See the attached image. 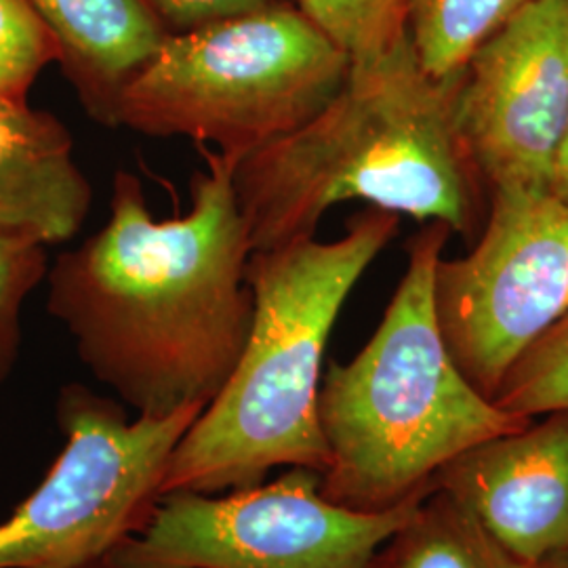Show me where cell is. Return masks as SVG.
I'll return each instance as SVG.
<instances>
[{
  "mask_svg": "<svg viewBox=\"0 0 568 568\" xmlns=\"http://www.w3.org/2000/svg\"><path fill=\"white\" fill-rule=\"evenodd\" d=\"M410 0H297L349 61L384 53L406 34Z\"/></svg>",
  "mask_w": 568,
  "mask_h": 568,
  "instance_id": "16",
  "label": "cell"
},
{
  "mask_svg": "<svg viewBox=\"0 0 568 568\" xmlns=\"http://www.w3.org/2000/svg\"><path fill=\"white\" fill-rule=\"evenodd\" d=\"M537 568H568V549L551 556V558H548L546 562H541Z\"/></svg>",
  "mask_w": 568,
  "mask_h": 568,
  "instance_id": "21",
  "label": "cell"
},
{
  "mask_svg": "<svg viewBox=\"0 0 568 568\" xmlns=\"http://www.w3.org/2000/svg\"><path fill=\"white\" fill-rule=\"evenodd\" d=\"M349 58L295 2L171 34L129 82L119 126L213 143L239 163L304 126Z\"/></svg>",
  "mask_w": 568,
  "mask_h": 568,
  "instance_id": "5",
  "label": "cell"
},
{
  "mask_svg": "<svg viewBox=\"0 0 568 568\" xmlns=\"http://www.w3.org/2000/svg\"><path fill=\"white\" fill-rule=\"evenodd\" d=\"M44 244L0 234V386L11 377L21 347V310L47 278Z\"/></svg>",
  "mask_w": 568,
  "mask_h": 568,
  "instance_id": "18",
  "label": "cell"
},
{
  "mask_svg": "<svg viewBox=\"0 0 568 568\" xmlns=\"http://www.w3.org/2000/svg\"><path fill=\"white\" fill-rule=\"evenodd\" d=\"M166 28L178 34L213 21L262 11L288 0H152Z\"/></svg>",
  "mask_w": 568,
  "mask_h": 568,
  "instance_id": "19",
  "label": "cell"
},
{
  "mask_svg": "<svg viewBox=\"0 0 568 568\" xmlns=\"http://www.w3.org/2000/svg\"><path fill=\"white\" fill-rule=\"evenodd\" d=\"M201 154L185 215L154 220L142 180L116 171L108 222L47 272L49 314L87 371L138 415L209 406L253 323L239 161L204 145Z\"/></svg>",
  "mask_w": 568,
  "mask_h": 568,
  "instance_id": "1",
  "label": "cell"
},
{
  "mask_svg": "<svg viewBox=\"0 0 568 568\" xmlns=\"http://www.w3.org/2000/svg\"><path fill=\"white\" fill-rule=\"evenodd\" d=\"M91 203L68 126L47 110L0 98V234L70 243Z\"/></svg>",
  "mask_w": 568,
  "mask_h": 568,
  "instance_id": "11",
  "label": "cell"
},
{
  "mask_svg": "<svg viewBox=\"0 0 568 568\" xmlns=\"http://www.w3.org/2000/svg\"><path fill=\"white\" fill-rule=\"evenodd\" d=\"M448 232L432 224L413 239L373 337L323 375L318 424L328 464L321 493L337 506L400 508L427 495L434 476L469 448L532 422L488 400L448 352L434 297Z\"/></svg>",
  "mask_w": 568,
  "mask_h": 568,
  "instance_id": "4",
  "label": "cell"
},
{
  "mask_svg": "<svg viewBox=\"0 0 568 568\" xmlns=\"http://www.w3.org/2000/svg\"><path fill=\"white\" fill-rule=\"evenodd\" d=\"M568 121V0H537L459 74L455 129L495 187L548 192Z\"/></svg>",
  "mask_w": 568,
  "mask_h": 568,
  "instance_id": "9",
  "label": "cell"
},
{
  "mask_svg": "<svg viewBox=\"0 0 568 568\" xmlns=\"http://www.w3.org/2000/svg\"><path fill=\"white\" fill-rule=\"evenodd\" d=\"M445 490L528 567L568 549V410L469 448L443 467Z\"/></svg>",
  "mask_w": 568,
  "mask_h": 568,
  "instance_id": "10",
  "label": "cell"
},
{
  "mask_svg": "<svg viewBox=\"0 0 568 568\" xmlns=\"http://www.w3.org/2000/svg\"><path fill=\"white\" fill-rule=\"evenodd\" d=\"M82 568H121L116 567L110 558H103V560H98V562H93V565H89V567H82Z\"/></svg>",
  "mask_w": 568,
  "mask_h": 568,
  "instance_id": "22",
  "label": "cell"
},
{
  "mask_svg": "<svg viewBox=\"0 0 568 568\" xmlns=\"http://www.w3.org/2000/svg\"><path fill=\"white\" fill-rule=\"evenodd\" d=\"M434 297L453 361L493 400L514 361L568 314L567 204L495 187L480 243L440 257Z\"/></svg>",
  "mask_w": 568,
  "mask_h": 568,
  "instance_id": "8",
  "label": "cell"
},
{
  "mask_svg": "<svg viewBox=\"0 0 568 568\" xmlns=\"http://www.w3.org/2000/svg\"><path fill=\"white\" fill-rule=\"evenodd\" d=\"M459 77H429L400 37L349 61L325 108L236 164L234 187L251 253L307 239L335 204L363 201L419 222L466 230V152L455 129Z\"/></svg>",
  "mask_w": 568,
  "mask_h": 568,
  "instance_id": "2",
  "label": "cell"
},
{
  "mask_svg": "<svg viewBox=\"0 0 568 568\" xmlns=\"http://www.w3.org/2000/svg\"><path fill=\"white\" fill-rule=\"evenodd\" d=\"M206 406L129 417L121 400L82 384L58 394L60 455L18 508L0 520V568H82L148 523L183 434Z\"/></svg>",
  "mask_w": 568,
  "mask_h": 568,
  "instance_id": "6",
  "label": "cell"
},
{
  "mask_svg": "<svg viewBox=\"0 0 568 568\" xmlns=\"http://www.w3.org/2000/svg\"><path fill=\"white\" fill-rule=\"evenodd\" d=\"M548 192L556 201H560V203L568 206V121L565 133H562V140L558 143L556 156H554Z\"/></svg>",
  "mask_w": 568,
  "mask_h": 568,
  "instance_id": "20",
  "label": "cell"
},
{
  "mask_svg": "<svg viewBox=\"0 0 568 568\" xmlns=\"http://www.w3.org/2000/svg\"><path fill=\"white\" fill-rule=\"evenodd\" d=\"M537 0H410L406 34L438 81L462 74L476 49Z\"/></svg>",
  "mask_w": 568,
  "mask_h": 568,
  "instance_id": "14",
  "label": "cell"
},
{
  "mask_svg": "<svg viewBox=\"0 0 568 568\" xmlns=\"http://www.w3.org/2000/svg\"><path fill=\"white\" fill-rule=\"evenodd\" d=\"M427 495L358 511L323 497L321 471L286 467L253 487L161 495L143 528L108 558L121 568H368Z\"/></svg>",
  "mask_w": 568,
  "mask_h": 568,
  "instance_id": "7",
  "label": "cell"
},
{
  "mask_svg": "<svg viewBox=\"0 0 568 568\" xmlns=\"http://www.w3.org/2000/svg\"><path fill=\"white\" fill-rule=\"evenodd\" d=\"M368 568H537L516 560L445 490L434 488Z\"/></svg>",
  "mask_w": 568,
  "mask_h": 568,
  "instance_id": "13",
  "label": "cell"
},
{
  "mask_svg": "<svg viewBox=\"0 0 568 568\" xmlns=\"http://www.w3.org/2000/svg\"><path fill=\"white\" fill-rule=\"evenodd\" d=\"M398 217L371 209L337 241L307 236L251 253L255 307L241 361L173 450L161 495L253 487L274 467L325 471L318 389L326 344L349 293L398 232Z\"/></svg>",
  "mask_w": 568,
  "mask_h": 568,
  "instance_id": "3",
  "label": "cell"
},
{
  "mask_svg": "<svg viewBox=\"0 0 568 568\" xmlns=\"http://www.w3.org/2000/svg\"><path fill=\"white\" fill-rule=\"evenodd\" d=\"M58 58V42L32 4L0 0V98L28 102L42 70Z\"/></svg>",
  "mask_w": 568,
  "mask_h": 568,
  "instance_id": "17",
  "label": "cell"
},
{
  "mask_svg": "<svg viewBox=\"0 0 568 568\" xmlns=\"http://www.w3.org/2000/svg\"><path fill=\"white\" fill-rule=\"evenodd\" d=\"M58 42L63 77L91 121L119 129V105L173 34L152 0H28Z\"/></svg>",
  "mask_w": 568,
  "mask_h": 568,
  "instance_id": "12",
  "label": "cell"
},
{
  "mask_svg": "<svg viewBox=\"0 0 568 568\" xmlns=\"http://www.w3.org/2000/svg\"><path fill=\"white\" fill-rule=\"evenodd\" d=\"M493 403L530 419L568 410V314L514 361Z\"/></svg>",
  "mask_w": 568,
  "mask_h": 568,
  "instance_id": "15",
  "label": "cell"
}]
</instances>
